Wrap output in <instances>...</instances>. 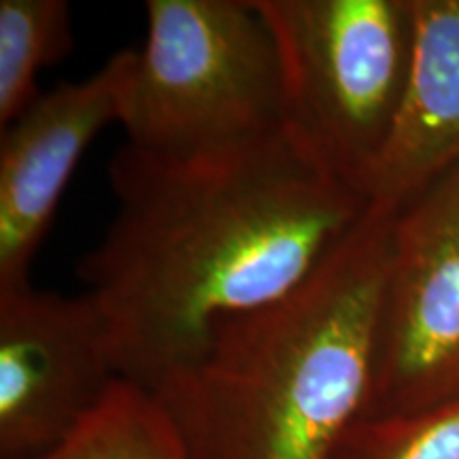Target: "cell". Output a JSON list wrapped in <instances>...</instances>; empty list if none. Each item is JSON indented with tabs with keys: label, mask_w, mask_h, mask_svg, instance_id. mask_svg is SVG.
<instances>
[{
	"label": "cell",
	"mask_w": 459,
	"mask_h": 459,
	"mask_svg": "<svg viewBox=\"0 0 459 459\" xmlns=\"http://www.w3.org/2000/svg\"><path fill=\"white\" fill-rule=\"evenodd\" d=\"M254 4L277 43L283 130L332 179L364 194L409 77V0Z\"/></svg>",
	"instance_id": "cell-4"
},
{
	"label": "cell",
	"mask_w": 459,
	"mask_h": 459,
	"mask_svg": "<svg viewBox=\"0 0 459 459\" xmlns=\"http://www.w3.org/2000/svg\"><path fill=\"white\" fill-rule=\"evenodd\" d=\"M34 459H192L149 389L117 378L62 445Z\"/></svg>",
	"instance_id": "cell-9"
},
{
	"label": "cell",
	"mask_w": 459,
	"mask_h": 459,
	"mask_svg": "<svg viewBox=\"0 0 459 459\" xmlns=\"http://www.w3.org/2000/svg\"><path fill=\"white\" fill-rule=\"evenodd\" d=\"M65 0H0V126L20 117L43 91L37 74L73 49Z\"/></svg>",
	"instance_id": "cell-10"
},
{
	"label": "cell",
	"mask_w": 459,
	"mask_h": 459,
	"mask_svg": "<svg viewBox=\"0 0 459 459\" xmlns=\"http://www.w3.org/2000/svg\"><path fill=\"white\" fill-rule=\"evenodd\" d=\"M117 378L107 321L88 291H0V459L56 449Z\"/></svg>",
	"instance_id": "cell-6"
},
{
	"label": "cell",
	"mask_w": 459,
	"mask_h": 459,
	"mask_svg": "<svg viewBox=\"0 0 459 459\" xmlns=\"http://www.w3.org/2000/svg\"><path fill=\"white\" fill-rule=\"evenodd\" d=\"M332 459H459V398L394 417H359Z\"/></svg>",
	"instance_id": "cell-11"
},
{
	"label": "cell",
	"mask_w": 459,
	"mask_h": 459,
	"mask_svg": "<svg viewBox=\"0 0 459 459\" xmlns=\"http://www.w3.org/2000/svg\"><path fill=\"white\" fill-rule=\"evenodd\" d=\"M404 96L364 186L370 204L404 206L459 164V0H409Z\"/></svg>",
	"instance_id": "cell-8"
},
{
	"label": "cell",
	"mask_w": 459,
	"mask_h": 459,
	"mask_svg": "<svg viewBox=\"0 0 459 459\" xmlns=\"http://www.w3.org/2000/svg\"><path fill=\"white\" fill-rule=\"evenodd\" d=\"M108 181L117 213L77 274L107 321L117 377L149 392L220 321L304 283L370 206L285 130L203 158L124 143Z\"/></svg>",
	"instance_id": "cell-1"
},
{
	"label": "cell",
	"mask_w": 459,
	"mask_h": 459,
	"mask_svg": "<svg viewBox=\"0 0 459 459\" xmlns=\"http://www.w3.org/2000/svg\"><path fill=\"white\" fill-rule=\"evenodd\" d=\"M119 126L128 145L203 158L283 130L277 43L254 0H147Z\"/></svg>",
	"instance_id": "cell-3"
},
{
	"label": "cell",
	"mask_w": 459,
	"mask_h": 459,
	"mask_svg": "<svg viewBox=\"0 0 459 459\" xmlns=\"http://www.w3.org/2000/svg\"><path fill=\"white\" fill-rule=\"evenodd\" d=\"M457 398L459 164L395 213L361 417L411 415Z\"/></svg>",
	"instance_id": "cell-5"
},
{
	"label": "cell",
	"mask_w": 459,
	"mask_h": 459,
	"mask_svg": "<svg viewBox=\"0 0 459 459\" xmlns=\"http://www.w3.org/2000/svg\"><path fill=\"white\" fill-rule=\"evenodd\" d=\"M134 49L94 74L43 91L0 132V291L30 287L32 257L90 143L119 124Z\"/></svg>",
	"instance_id": "cell-7"
},
{
	"label": "cell",
	"mask_w": 459,
	"mask_h": 459,
	"mask_svg": "<svg viewBox=\"0 0 459 459\" xmlns=\"http://www.w3.org/2000/svg\"><path fill=\"white\" fill-rule=\"evenodd\" d=\"M395 213L370 204L304 283L152 389L189 457L332 459L370 398Z\"/></svg>",
	"instance_id": "cell-2"
}]
</instances>
